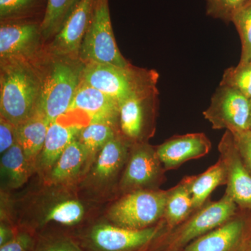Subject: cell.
Here are the masks:
<instances>
[{"label":"cell","mask_w":251,"mask_h":251,"mask_svg":"<svg viewBox=\"0 0 251 251\" xmlns=\"http://www.w3.org/2000/svg\"><path fill=\"white\" fill-rule=\"evenodd\" d=\"M41 87V77L26 59L1 62V117L16 127L34 116Z\"/></svg>","instance_id":"obj_1"},{"label":"cell","mask_w":251,"mask_h":251,"mask_svg":"<svg viewBox=\"0 0 251 251\" xmlns=\"http://www.w3.org/2000/svg\"><path fill=\"white\" fill-rule=\"evenodd\" d=\"M158 75L153 71L122 68L100 63H86L82 82L103 92L121 105L130 97L156 90Z\"/></svg>","instance_id":"obj_2"},{"label":"cell","mask_w":251,"mask_h":251,"mask_svg":"<svg viewBox=\"0 0 251 251\" xmlns=\"http://www.w3.org/2000/svg\"><path fill=\"white\" fill-rule=\"evenodd\" d=\"M83 68L60 57L51 63L41 77V95L36 113L50 123L68 113L82 80Z\"/></svg>","instance_id":"obj_3"},{"label":"cell","mask_w":251,"mask_h":251,"mask_svg":"<svg viewBox=\"0 0 251 251\" xmlns=\"http://www.w3.org/2000/svg\"><path fill=\"white\" fill-rule=\"evenodd\" d=\"M168 190H141L126 193L108 212L112 224L123 228L143 229L161 221Z\"/></svg>","instance_id":"obj_4"},{"label":"cell","mask_w":251,"mask_h":251,"mask_svg":"<svg viewBox=\"0 0 251 251\" xmlns=\"http://www.w3.org/2000/svg\"><path fill=\"white\" fill-rule=\"evenodd\" d=\"M80 59L116 67H129L117 47L110 18L109 0H94L90 25L80 50Z\"/></svg>","instance_id":"obj_5"},{"label":"cell","mask_w":251,"mask_h":251,"mask_svg":"<svg viewBox=\"0 0 251 251\" xmlns=\"http://www.w3.org/2000/svg\"><path fill=\"white\" fill-rule=\"evenodd\" d=\"M203 115L214 129H226L233 134L247 133L251 129L250 99L227 86H219Z\"/></svg>","instance_id":"obj_6"},{"label":"cell","mask_w":251,"mask_h":251,"mask_svg":"<svg viewBox=\"0 0 251 251\" xmlns=\"http://www.w3.org/2000/svg\"><path fill=\"white\" fill-rule=\"evenodd\" d=\"M166 172L156 148L145 142L132 144L120 179V190L126 194L141 190L159 189L166 179Z\"/></svg>","instance_id":"obj_7"},{"label":"cell","mask_w":251,"mask_h":251,"mask_svg":"<svg viewBox=\"0 0 251 251\" xmlns=\"http://www.w3.org/2000/svg\"><path fill=\"white\" fill-rule=\"evenodd\" d=\"M239 210L233 200L226 193L219 201L206 203L179 225L170 242L171 250L186 247L195 239L222 226L233 218Z\"/></svg>","instance_id":"obj_8"},{"label":"cell","mask_w":251,"mask_h":251,"mask_svg":"<svg viewBox=\"0 0 251 251\" xmlns=\"http://www.w3.org/2000/svg\"><path fill=\"white\" fill-rule=\"evenodd\" d=\"M219 159L224 163L226 194L233 200L239 210L251 212V173L240 156L234 135L226 130L219 144Z\"/></svg>","instance_id":"obj_9"},{"label":"cell","mask_w":251,"mask_h":251,"mask_svg":"<svg viewBox=\"0 0 251 251\" xmlns=\"http://www.w3.org/2000/svg\"><path fill=\"white\" fill-rule=\"evenodd\" d=\"M162 222L158 226L143 229L123 228L114 224H97L90 229L87 242L93 251H138L157 237Z\"/></svg>","instance_id":"obj_10"},{"label":"cell","mask_w":251,"mask_h":251,"mask_svg":"<svg viewBox=\"0 0 251 251\" xmlns=\"http://www.w3.org/2000/svg\"><path fill=\"white\" fill-rule=\"evenodd\" d=\"M40 21H2L0 27L1 62L26 59L35 50L41 35Z\"/></svg>","instance_id":"obj_11"},{"label":"cell","mask_w":251,"mask_h":251,"mask_svg":"<svg viewBox=\"0 0 251 251\" xmlns=\"http://www.w3.org/2000/svg\"><path fill=\"white\" fill-rule=\"evenodd\" d=\"M131 145L118 135L110 140L94 158L87 184L99 190L109 187L115 182L120 172L125 168Z\"/></svg>","instance_id":"obj_12"},{"label":"cell","mask_w":251,"mask_h":251,"mask_svg":"<svg viewBox=\"0 0 251 251\" xmlns=\"http://www.w3.org/2000/svg\"><path fill=\"white\" fill-rule=\"evenodd\" d=\"M62 116L50 123L42 151L36 162V171L45 177L65 150L89 124L85 119Z\"/></svg>","instance_id":"obj_13"},{"label":"cell","mask_w":251,"mask_h":251,"mask_svg":"<svg viewBox=\"0 0 251 251\" xmlns=\"http://www.w3.org/2000/svg\"><path fill=\"white\" fill-rule=\"evenodd\" d=\"M94 0H80L54 35L51 50L59 57L79 55L82 41L90 25Z\"/></svg>","instance_id":"obj_14"},{"label":"cell","mask_w":251,"mask_h":251,"mask_svg":"<svg viewBox=\"0 0 251 251\" xmlns=\"http://www.w3.org/2000/svg\"><path fill=\"white\" fill-rule=\"evenodd\" d=\"M240 211L222 226L188 244L184 251H237L249 229V212Z\"/></svg>","instance_id":"obj_15"},{"label":"cell","mask_w":251,"mask_h":251,"mask_svg":"<svg viewBox=\"0 0 251 251\" xmlns=\"http://www.w3.org/2000/svg\"><path fill=\"white\" fill-rule=\"evenodd\" d=\"M211 143L204 133L176 135L156 147L157 155L166 171L176 169L191 160L206 156Z\"/></svg>","instance_id":"obj_16"},{"label":"cell","mask_w":251,"mask_h":251,"mask_svg":"<svg viewBox=\"0 0 251 251\" xmlns=\"http://www.w3.org/2000/svg\"><path fill=\"white\" fill-rule=\"evenodd\" d=\"M156 91L130 97L120 105V128L126 140L130 143L144 142L148 112L154 110Z\"/></svg>","instance_id":"obj_17"},{"label":"cell","mask_w":251,"mask_h":251,"mask_svg":"<svg viewBox=\"0 0 251 251\" xmlns=\"http://www.w3.org/2000/svg\"><path fill=\"white\" fill-rule=\"evenodd\" d=\"M120 105L115 100L85 82H81L69 112L81 113L90 122H115Z\"/></svg>","instance_id":"obj_18"},{"label":"cell","mask_w":251,"mask_h":251,"mask_svg":"<svg viewBox=\"0 0 251 251\" xmlns=\"http://www.w3.org/2000/svg\"><path fill=\"white\" fill-rule=\"evenodd\" d=\"M88 166L87 152L75 139L65 149L44 179L48 184L67 186L74 184Z\"/></svg>","instance_id":"obj_19"},{"label":"cell","mask_w":251,"mask_h":251,"mask_svg":"<svg viewBox=\"0 0 251 251\" xmlns=\"http://www.w3.org/2000/svg\"><path fill=\"white\" fill-rule=\"evenodd\" d=\"M50 122L41 115L35 114L29 120L16 126V138L25 155L36 171V162L42 151Z\"/></svg>","instance_id":"obj_20"},{"label":"cell","mask_w":251,"mask_h":251,"mask_svg":"<svg viewBox=\"0 0 251 251\" xmlns=\"http://www.w3.org/2000/svg\"><path fill=\"white\" fill-rule=\"evenodd\" d=\"M191 180L192 176H185L176 186L168 190L163 221L170 229L179 226L195 212L190 192Z\"/></svg>","instance_id":"obj_21"},{"label":"cell","mask_w":251,"mask_h":251,"mask_svg":"<svg viewBox=\"0 0 251 251\" xmlns=\"http://www.w3.org/2000/svg\"><path fill=\"white\" fill-rule=\"evenodd\" d=\"M33 172L34 169L18 142L1 154V184L3 183L6 187H21L27 181Z\"/></svg>","instance_id":"obj_22"},{"label":"cell","mask_w":251,"mask_h":251,"mask_svg":"<svg viewBox=\"0 0 251 251\" xmlns=\"http://www.w3.org/2000/svg\"><path fill=\"white\" fill-rule=\"evenodd\" d=\"M226 184V171L224 163L220 159L202 174L192 176L190 192L194 211L199 210L206 204L208 198L218 186Z\"/></svg>","instance_id":"obj_23"},{"label":"cell","mask_w":251,"mask_h":251,"mask_svg":"<svg viewBox=\"0 0 251 251\" xmlns=\"http://www.w3.org/2000/svg\"><path fill=\"white\" fill-rule=\"evenodd\" d=\"M85 215V206L80 201L74 198H61L44 209L39 221L41 225L54 223L72 226L81 222Z\"/></svg>","instance_id":"obj_24"},{"label":"cell","mask_w":251,"mask_h":251,"mask_svg":"<svg viewBox=\"0 0 251 251\" xmlns=\"http://www.w3.org/2000/svg\"><path fill=\"white\" fill-rule=\"evenodd\" d=\"M115 136V122H90L83 127L77 138L87 152L88 166L102 148Z\"/></svg>","instance_id":"obj_25"},{"label":"cell","mask_w":251,"mask_h":251,"mask_svg":"<svg viewBox=\"0 0 251 251\" xmlns=\"http://www.w3.org/2000/svg\"><path fill=\"white\" fill-rule=\"evenodd\" d=\"M80 0H47L41 22V35L45 39L55 35Z\"/></svg>","instance_id":"obj_26"},{"label":"cell","mask_w":251,"mask_h":251,"mask_svg":"<svg viewBox=\"0 0 251 251\" xmlns=\"http://www.w3.org/2000/svg\"><path fill=\"white\" fill-rule=\"evenodd\" d=\"M47 0H0V19L34 20L39 14L44 17ZM43 19V18H42Z\"/></svg>","instance_id":"obj_27"},{"label":"cell","mask_w":251,"mask_h":251,"mask_svg":"<svg viewBox=\"0 0 251 251\" xmlns=\"http://www.w3.org/2000/svg\"><path fill=\"white\" fill-rule=\"evenodd\" d=\"M242 41V56L239 64L251 62V1L238 10L232 21Z\"/></svg>","instance_id":"obj_28"},{"label":"cell","mask_w":251,"mask_h":251,"mask_svg":"<svg viewBox=\"0 0 251 251\" xmlns=\"http://www.w3.org/2000/svg\"><path fill=\"white\" fill-rule=\"evenodd\" d=\"M220 85L235 89L251 99V62L228 68L223 75Z\"/></svg>","instance_id":"obj_29"},{"label":"cell","mask_w":251,"mask_h":251,"mask_svg":"<svg viewBox=\"0 0 251 251\" xmlns=\"http://www.w3.org/2000/svg\"><path fill=\"white\" fill-rule=\"evenodd\" d=\"M251 0H206V14L211 17L231 22L234 14Z\"/></svg>","instance_id":"obj_30"},{"label":"cell","mask_w":251,"mask_h":251,"mask_svg":"<svg viewBox=\"0 0 251 251\" xmlns=\"http://www.w3.org/2000/svg\"><path fill=\"white\" fill-rule=\"evenodd\" d=\"M33 251H82L74 239L66 236L41 241Z\"/></svg>","instance_id":"obj_31"},{"label":"cell","mask_w":251,"mask_h":251,"mask_svg":"<svg viewBox=\"0 0 251 251\" xmlns=\"http://www.w3.org/2000/svg\"><path fill=\"white\" fill-rule=\"evenodd\" d=\"M35 239L31 232L18 231L14 239L0 247V251H33L35 248Z\"/></svg>","instance_id":"obj_32"},{"label":"cell","mask_w":251,"mask_h":251,"mask_svg":"<svg viewBox=\"0 0 251 251\" xmlns=\"http://www.w3.org/2000/svg\"><path fill=\"white\" fill-rule=\"evenodd\" d=\"M17 142L16 127L1 117L0 118V152L1 154L14 146Z\"/></svg>","instance_id":"obj_33"},{"label":"cell","mask_w":251,"mask_h":251,"mask_svg":"<svg viewBox=\"0 0 251 251\" xmlns=\"http://www.w3.org/2000/svg\"><path fill=\"white\" fill-rule=\"evenodd\" d=\"M233 135L238 151L240 153L244 164L251 173V135L242 133Z\"/></svg>","instance_id":"obj_34"},{"label":"cell","mask_w":251,"mask_h":251,"mask_svg":"<svg viewBox=\"0 0 251 251\" xmlns=\"http://www.w3.org/2000/svg\"><path fill=\"white\" fill-rule=\"evenodd\" d=\"M18 231L15 230L14 227L6 223L1 221L0 226V247L5 245L11 242L17 234Z\"/></svg>","instance_id":"obj_35"},{"label":"cell","mask_w":251,"mask_h":251,"mask_svg":"<svg viewBox=\"0 0 251 251\" xmlns=\"http://www.w3.org/2000/svg\"><path fill=\"white\" fill-rule=\"evenodd\" d=\"M249 229L247 235L237 251H251V224L249 221Z\"/></svg>","instance_id":"obj_36"},{"label":"cell","mask_w":251,"mask_h":251,"mask_svg":"<svg viewBox=\"0 0 251 251\" xmlns=\"http://www.w3.org/2000/svg\"><path fill=\"white\" fill-rule=\"evenodd\" d=\"M249 221H250V223L251 224V212H249Z\"/></svg>","instance_id":"obj_37"},{"label":"cell","mask_w":251,"mask_h":251,"mask_svg":"<svg viewBox=\"0 0 251 251\" xmlns=\"http://www.w3.org/2000/svg\"><path fill=\"white\" fill-rule=\"evenodd\" d=\"M249 133V134H251V130H250V131L248 132V133Z\"/></svg>","instance_id":"obj_38"},{"label":"cell","mask_w":251,"mask_h":251,"mask_svg":"<svg viewBox=\"0 0 251 251\" xmlns=\"http://www.w3.org/2000/svg\"><path fill=\"white\" fill-rule=\"evenodd\" d=\"M177 251V250H171V251Z\"/></svg>","instance_id":"obj_39"},{"label":"cell","mask_w":251,"mask_h":251,"mask_svg":"<svg viewBox=\"0 0 251 251\" xmlns=\"http://www.w3.org/2000/svg\"></svg>","instance_id":"obj_40"}]
</instances>
